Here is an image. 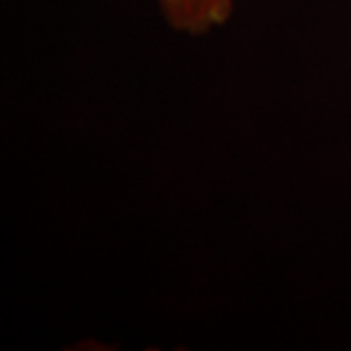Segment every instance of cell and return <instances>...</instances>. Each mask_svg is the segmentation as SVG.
Instances as JSON below:
<instances>
[{"label": "cell", "instance_id": "1", "mask_svg": "<svg viewBox=\"0 0 351 351\" xmlns=\"http://www.w3.org/2000/svg\"><path fill=\"white\" fill-rule=\"evenodd\" d=\"M160 14L178 34L207 36L228 24L234 0H156Z\"/></svg>", "mask_w": 351, "mask_h": 351}]
</instances>
